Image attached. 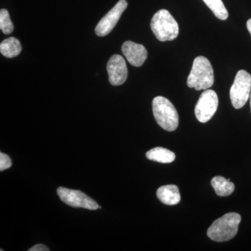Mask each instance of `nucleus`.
Returning a JSON list of instances; mask_svg holds the SVG:
<instances>
[{
  "mask_svg": "<svg viewBox=\"0 0 251 251\" xmlns=\"http://www.w3.org/2000/svg\"><path fill=\"white\" fill-rule=\"evenodd\" d=\"M219 98L214 90H206L198 99L195 108V115L198 121L206 123L211 120L217 110Z\"/></svg>",
  "mask_w": 251,
  "mask_h": 251,
  "instance_id": "423d86ee",
  "label": "nucleus"
},
{
  "mask_svg": "<svg viewBox=\"0 0 251 251\" xmlns=\"http://www.w3.org/2000/svg\"><path fill=\"white\" fill-rule=\"evenodd\" d=\"M21 44L16 38L9 37L0 44V52L7 58H13L21 53Z\"/></svg>",
  "mask_w": 251,
  "mask_h": 251,
  "instance_id": "4468645a",
  "label": "nucleus"
},
{
  "mask_svg": "<svg viewBox=\"0 0 251 251\" xmlns=\"http://www.w3.org/2000/svg\"><path fill=\"white\" fill-rule=\"evenodd\" d=\"M128 6L126 0H120L116 5L99 21L95 28V32L99 36H105L111 32L116 26L122 14Z\"/></svg>",
  "mask_w": 251,
  "mask_h": 251,
  "instance_id": "6e6552de",
  "label": "nucleus"
},
{
  "mask_svg": "<svg viewBox=\"0 0 251 251\" xmlns=\"http://www.w3.org/2000/svg\"><path fill=\"white\" fill-rule=\"evenodd\" d=\"M122 51L128 62L133 67H141L148 58V50L145 46L133 41H127L124 43Z\"/></svg>",
  "mask_w": 251,
  "mask_h": 251,
  "instance_id": "9d476101",
  "label": "nucleus"
},
{
  "mask_svg": "<svg viewBox=\"0 0 251 251\" xmlns=\"http://www.w3.org/2000/svg\"><path fill=\"white\" fill-rule=\"evenodd\" d=\"M147 158L151 161L161 163H171L175 161L176 156L175 153L163 148L151 149L146 153Z\"/></svg>",
  "mask_w": 251,
  "mask_h": 251,
  "instance_id": "ddd939ff",
  "label": "nucleus"
},
{
  "mask_svg": "<svg viewBox=\"0 0 251 251\" xmlns=\"http://www.w3.org/2000/svg\"><path fill=\"white\" fill-rule=\"evenodd\" d=\"M157 198L163 204L175 205L181 201L179 190L175 185H166L157 190Z\"/></svg>",
  "mask_w": 251,
  "mask_h": 251,
  "instance_id": "9b49d317",
  "label": "nucleus"
},
{
  "mask_svg": "<svg viewBox=\"0 0 251 251\" xmlns=\"http://www.w3.org/2000/svg\"><path fill=\"white\" fill-rule=\"evenodd\" d=\"M247 26L248 30H249V33H250L251 35V18L247 21Z\"/></svg>",
  "mask_w": 251,
  "mask_h": 251,
  "instance_id": "6ab92c4d",
  "label": "nucleus"
},
{
  "mask_svg": "<svg viewBox=\"0 0 251 251\" xmlns=\"http://www.w3.org/2000/svg\"><path fill=\"white\" fill-rule=\"evenodd\" d=\"M250 106H251V93L250 95Z\"/></svg>",
  "mask_w": 251,
  "mask_h": 251,
  "instance_id": "aec40b11",
  "label": "nucleus"
},
{
  "mask_svg": "<svg viewBox=\"0 0 251 251\" xmlns=\"http://www.w3.org/2000/svg\"><path fill=\"white\" fill-rule=\"evenodd\" d=\"M251 75L245 70L237 72L230 91L231 102L235 109H240L245 105L250 98Z\"/></svg>",
  "mask_w": 251,
  "mask_h": 251,
  "instance_id": "39448f33",
  "label": "nucleus"
},
{
  "mask_svg": "<svg viewBox=\"0 0 251 251\" xmlns=\"http://www.w3.org/2000/svg\"><path fill=\"white\" fill-rule=\"evenodd\" d=\"M214 83V74L209 59L199 56L194 59L187 79L188 87L197 91L206 90Z\"/></svg>",
  "mask_w": 251,
  "mask_h": 251,
  "instance_id": "f257e3e1",
  "label": "nucleus"
},
{
  "mask_svg": "<svg viewBox=\"0 0 251 251\" xmlns=\"http://www.w3.org/2000/svg\"><path fill=\"white\" fill-rule=\"evenodd\" d=\"M241 216L237 213H228L216 220L207 230L208 237L217 242H227L237 234Z\"/></svg>",
  "mask_w": 251,
  "mask_h": 251,
  "instance_id": "f03ea898",
  "label": "nucleus"
},
{
  "mask_svg": "<svg viewBox=\"0 0 251 251\" xmlns=\"http://www.w3.org/2000/svg\"><path fill=\"white\" fill-rule=\"evenodd\" d=\"M50 249L49 248L46 247V246L43 245V244H36L34 247H31L29 249L28 251H49Z\"/></svg>",
  "mask_w": 251,
  "mask_h": 251,
  "instance_id": "a211bd4d",
  "label": "nucleus"
},
{
  "mask_svg": "<svg viewBox=\"0 0 251 251\" xmlns=\"http://www.w3.org/2000/svg\"><path fill=\"white\" fill-rule=\"evenodd\" d=\"M12 165L11 158L4 153H0V171L9 169Z\"/></svg>",
  "mask_w": 251,
  "mask_h": 251,
  "instance_id": "f3484780",
  "label": "nucleus"
},
{
  "mask_svg": "<svg viewBox=\"0 0 251 251\" xmlns=\"http://www.w3.org/2000/svg\"><path fill=\"white\" fill-rule=\"evenodd\" d=\"M0 29L5 34H10L14 31V25L10 18L9 11L5 9L0 11Z\"/></svg>",
  "mask_w": 251,
  "mask_h": 251,
  "instance_id": "dca6fc26",
  "label": "nucleus"
},
{
  "mask_svg": "<svg viewBox=\"0 0 251 251\" xmlns=\"http://www.w3.org/2000/svg\"><path fill=\"white\" fill-rule=\"evenodd\" d=\"M151 30L160 41H173L179 35V25L171 13L161 9L153 15L151 19Z\"/></svg>",
  "mask_w": 251,
  "mask_h": 251,
  "instance_id": "7ed1b4c3",
  "label": "nucleus"
},
{
  "mask_svg": "<svg viewBox=\"0 0 251 251\" xmlns=\"http://www.w3.org/2000/svg\"><path fill=\"white\" fill-rule=\"evenodd\" d=\"M57 192L63 202L73 207L84 208L89 210H97L101 208L94 200L80 191L59 187Z\"/></svg>",
  "mask_w": 251,
  "mask_h": 251,
  "instance_id": "0eeeda50",
  "label": "nucleus"
},
{
  "mask_svg": "<svg viewBox=\"0 0 251 251\" xmlns=\"http://www.w3.org/2000/svg\"><path fill=\"white\" fill-rule=\"evenodd\" d=\"M206 6L211 10L216 17L226 21L228 18V12L222 0H203Z\"/></svg>",
  "mask_w": 251,
  "mask_h": 251,
  "instance_id": "2eb2a0df",
  "label": "nucleus"
},
{
  "mask_svg": "<svg viewBox=\"0 0 251 251\" xmlns=\"http://www.w3.org/2000/svg\"><path fill=\"white\" fill-rule=\"evenodd\" d=\"M109 81L113 86L125 83L128 76V69L125 59L119 54L112 55L107 64Z\"/></svg>",
  "mask_w": 251,
  "mask_h": 251,
  "instance_id": "1a4fd4ad",
  "label": "nucleus"
},
{
  "mask_svg": "<svg viewBox=\"0 0 251 251\" xmlns=\"http://www.w3.org/2000/svg\"><path fill=\"white\" fill-rule=\"evenodd\" d=\"M153 116L158 125L167 131H174L179 125V115L168 99L156 97L152 102Z\"/></svg>",
  "mask_w": 251,
  "mask_h": 251,
  "instance_id": "20e7f679",
  "label": "nucleus"
},
{
  "mask_svg": "<svg viewBox=\"0 0 251 251\" xmlns=\"http://www.w3.org/2000/svg\"><path fill=\"white\" fill-rule=\"evenodd\" d=\"M211 184L215 190L216 194L221 197H226L234 191V184L224 176H216L211 179Z\"/></svg>",
  "mask_w": 251,
  "mask_h": 251,
  "instance_id": "f8f14e48",
  "label": "nucleus"
}]
</instances>
